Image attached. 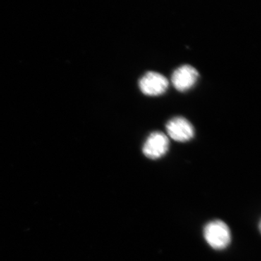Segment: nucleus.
Returning a JSON list of instances; mask_svg holds the SVG:
<instances>
[{
	"label": "nucleus",
	"instance_id": "nucleus-1",
	"mask_svg": "<svg viewBox=\"0 0 261 261\" xmlns=\"http://www.w3.org/2000/svg\"><path fill=\"white\" fill-rule=\"evenodd\" d=\"M204 238L212 248L224 250L231 243V231L223 221H211L204 228Z\"/></svg>",
	"mask_w": 261,
	"mask_h": 261
},
{
	"label": "nucleus",
	"instance_id": "nucleus-2",
	"mask_svg": "<svg viewBox=\"0 0 261 261\" xmlns=\"http://www.w3.org/2000/svg\"><path fill=\"white\" fill-rule=\"evenodd\" d=\"M141 92L147 96H159L166 92L169 82L164 75L157 72L148 71L139 82Z\"/></svg>",
	"mask_w": 261,
	"mask_h": 261
},
{
	"label": "nucleus",
	"instance_id": "nucleus-3",
	"mask_svg": "<svg viewBox=\"0 0 261 261\" xmlns=\"http://www.w3.org/2000/svg\"><path fill=\"white\" fill-rule=\"evenodd\" d=\"M169 148V140L167 136L161 132H154L149 135L144 144L142 152L146 157L155 160L163 157Z\"/></svg>",
	"mask_w": 261,
	"mask_h": 261
},
{
	"label": "nucleus",
	"instance_id": "nucleus-4",
	"mask_svg": "<svg viewBox=\"0 0 261 261\" xmlns=\"http://www.w3.org/2000/svg\"><path fill=\"white\" fill-rule=\"evenodd\" d=\"M166 128L168 136L176 142H188L195 135V130L192 123L184 117H175L170 120Z\"/></svg>",
	"mask_w": 261,
	"mask_h": 261
},
{
	"label": "nucleus",
	"instance_id": "nucleus-5",
	"mask_svg": "<svg viewBox=\"0 0 261 261\" xmlns=\"http://www.w3.org/2000/svg\"><path fill=\"white\" fill-rule=\"evenodd\" d=\"M199 73L190 65H184L173 72L171 82L178 92H185L191 89L198 80Z\"/></svg>",
	"mask_w": 261,
	"mask_h": 261
}]
</instances>
